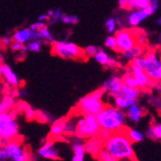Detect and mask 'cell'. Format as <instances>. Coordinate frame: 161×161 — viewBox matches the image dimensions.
I'll list each match as a JSON object with an SVG mask.
<instances>
[{
	"label": "cell",
	"instance_id": "8d00e7d4",
	"mask_svg": "<svg viewBox=\"0 0 161 161\" xmlns=\"http://www.w3.org/2000/svg\"><path fill=\"white\" fill-rule=\"evenodd\" d=\"M46 27H47V24L45 22L40 21V22L33 23L32 25H30V27H29V28H30L32 31H40V30H42V29L46 28Z\"/></svg>",
	"mask_w": 161,
	"mask_h": 161
},
{
	"label": "cell",
	"instance_id": "e0dca14e",
	"mask_svg": "<svg viewBox=\"0 0 161 161\" xmlns=\"http://www.w3.org/2000/svg\"><path fill=\"white\" fill-rule=\"evenodd\" d=\"M95 59L97 63H99L100 65H102L105 68L114 69L118 65V63H117L112 57L107 55V53L102 50L100 47H97V52L95 55Z\"/></svg>",
	"mask_w": 161,
	"mask_h": 161
},
{
	"label": "cell",
	"instance_id": "8992f818",
	"mask_svg": "<svg viewBox=\"0 0 161 161\" xmlns=\"http://www.w3.org/2000/svg\"><path fill=\"white\" fill-rule=\"evenodd\" d=\"M8 159L12 161H33V154L27 147L23 146L19 138L7 142L4 145Z\"/></svg>",
	"mask_w": 161,
	"mask_h": 161
},
{
	"label": "cell",
	"instance_id": "d6986e66",
	"mask_svg": "<svg viewBox=\"0 0 161 161\" xmlns=\"http://www.w3.org/2000/svg\"><path fill=\"white\" fill-rule=\"evenodd\" d=\"M140 91L141 90H139L138 88L129 87V86L124 84L121 91H120V95L126 100L137 101L138 97H140Z\"/></svg>",
	"mask_w": 161,
	"mask_h": 161
},
{
	"label": "cell",
	"instance_id": "e575fe53",
	"mask_svg": "<svg viewBox=\"0 0 161 161\" xmlns=\"http://www.w3.org/2000/svg\"><path fill=\"white\" fill-rule=\"evenodd\" d=\"M28 105H29V104L26 103L25 101L20 100V101H19V102H16V105H14V110L16 111L17 113H23L24 110L26 109V107H27Z\"/></svg>",
	"mask_w": 161,
	"mask_h": 161
},
{
	"label": "cell",
	"instance_id": "603a6c76",
	"mask_svg": "<svg viewBox=\"0 0 161 161\" xmlns=\"http://www.w3.org/2000/svg\"><path fill=\"white\" fill-rule=\"evenodd\" d=\"M16 105V97L12 96L4 95L2 97V100L0 101V113L9 112L14 109Z\"/></svg>",
	"mask_w": 161,
	"mask_h": 161
},
{
	"label": "cell",
	"instance_id": "836d02e7",
	"mask_svg": "<svg viewBox=\"0 0 161 161\" xmlns=\"http://www.w3.org/2000/svg\"><path fill=\"white\" fill-rule=\"evenodd\" d=\"M39 32L41 34L42 39H45L47 41H49V42H53L54 41V39H53L52 35L50 34V31H49V29L47 28V26L46 28L42 29V30H40Z\"/></svg>",
	"mask_w": 161,
	"mask_h": 161
},
{
	"label": "cell",
	"instance_id": "8fae6325",
	"mask_svg": "<svg viewBox=\"0 0 161 161\" xmlns=\"http://www.w3.org/2000/svg\"><path fill=\"white\" fill-rule=\"evenodd\" d=\"M38 155L46 159H51V160L60 159L59 151L56 148L54 140L51 138L47 140L41 146L40 149L38 150Z\"/></svg>",
	"mask_w": 161,
	"mask_h": 161
},
{
	"label": "cell",
	"instance_id": "3957f363",
	"mask_svg": "<svg viewBox=\"0 0 161 161\" xmlns=\"http://www.w3.org/2000/svg\"><path fill=\"white\" fill-rule=\"evenodd\" d=\"M104 95V89L100 87L94 92L81 97L77 102L76 107L75 108V114L97 116L105 106V103L102 100V97Z\"/></svg>",
	"mask_w": 161,
	"mask_h": 161
},
{
	"label": "cell",
	"instance_id": "277c9868",
	"mask_svg": "<svg viewBox=\"0 0 161 161\" xmlns=\"http://www.w3.org/2000/svg\"><path fill=\"white\" fill-rule=\"evenodd\" d=\"M17 112L14 109L9 112L0 113V145L4 146L7 142L19 138V123Z\"/></svg>",
	"mask_w": 161,
	"mask_h": 161
},
{
	"label": "cell",
	"instance_id": "5bb4252c",
	"mask_svg": "<svg viewBox=\"0 0 161 161\" xmlns=\"http://www.w3.org/2000/svg\"><path fill=\"white\" fill-rule=\"evenodd\" d=\"M71 142V150L74 153L72 161H84L86 155L85 150V140L79 138L78 136H74Z\"/></svg>",
	"mask_w": 161,
	"mask_h": 161
},
{
	"label": "cell",
	"instance_id": "484cf974",
	"mask_svg": "<svg viewBox=\"0 0 161 161\" xmlns=\"http://www.w3.org/2000/svg\"><path fill=\"white\" fill-rule=\"evenodd\" d=\"M152 0H128V5L126 10H139L145 9L151 5Z\"/></svg>",
	"mask_w": 161,
	"mask_h": 161
},
{
	"label": "cell",
	"instance_id": "9a60e30c",
	"mask_svg": "<svg viewBox=\"0 0 161 161\" xmlns=\"http://www.w3.org/2000/svg\"><path fill=\"white\" fill-rule=\"evenodd\" d=\"M102 149H103V141L99 138V136H95L85 140L86 153L97 157Z\"/></svg>",
	"mask_w": 161,
	"mask_h": 161
},
{
	"label": "cell",
	"instance_id": "5b68a950",
	"mask_svg": "<svg viewBox=\"0 0 161 161\" xmlns=\"http://www.w3.org/2000/svg\"><path fill=\"white\" fill-rule=\"evenodd\" d=\"M100 130L101 128L95 115H79L77 119L75 136L87 140L95 136H98Z\"/></svg>",
	"mask_w": 161,
	"mask_h": 161
},
{
	"label": "cell",
	"instance_id": "1f68e13d",
	"mask_svg": "<svg viewBox=\"0 0 161 161\" xmlns=\"http://www.w3.org/2000/svg\"><path fill=\"white\" fill-rule=\"evenodd\" d=\"M24 115H25V118L28 120V121H33V120H35V118H36V110L33 108V107H31L30 105H28L27 107H26V109L24 110Z\"/></svg>",
	"mask_w": 161,
	"mask_h": 161
},
{
	"label": "cell",
	"instance_id": "d4e9b609",
	"mask_svg": "<svg viewBox=\"0 0 161 161\" xmlns=\"http://www.w3.org/2000/svg\"><path fill=\"white\" fill-rule=\"evenodd\" d=\"M112 98H113V101H114V106H116L117 108H119L121 110H124V111H125L129 106H131L132 104H134L135 102H137V101L126 100L120 94L112 97Z\"/></svg>",
	"mask_w": 161,
	"mask_h": 161
},
{
	"label": "cell",
	"instance_id": "9c48e42d",
	"mask_svg": "<svg viewBox=\"0 0 161 161\" xmlns=\"http://www.w3.org/2000/svg\"><path fill=\"white\" fill-rule=\"evenodd\" d=\"M127 70L132 75V76L136 82L137 88L139 90H147L150 87H153V86L157 85V83L152 81L149 78L148 75L146 74L144 69H142L141 68H139L132 62L129 64V69Z\"/></svg>",
	"mask_w": 161,
	"mask_h": 161
},
{
	"label": "cell",
	"instance_id": "ab89813d",
	"mask_svg": "<svg viewBox=\"0 0 161 161\" xmlns=\"http://www.w3.org/2000/svg\"><path fill=\"white\" fill-rule=\"evenodd\" d=\"M7 159H8V156L4 149V146L0 145V161H6Z\"/></svg>",
	"mask_w": 161,
	"mask_h": 161
},
{
	"label": "cell",
	"instance_id": "7bdbcfd3",
	"mask_svg": "<svg viewBox=\"0 0 161 161\" xmlns=\"http://www.w3.org/2000/svg\"><path fill=\"white\" fill-rule=\"evenodd\" d=\"M50 18L47 16V14H42V16H41L40 18H39V20L40 21H42V22H43V20H48Z\"/></svg>",
	"mask_w": 161,
	"mask_h": 161
},
{
	"label": "cell",
	"instance_id": "f1b7e54d",
	"mask_svg": "<svg viewBox=\"0 0 161 161\" xmlns=\"http://www.w3.org/2000/svg\"><path fill=\"white\" fill-rule=\"evenodd\" d=\"M96 158L97 159V161H118L104 149H102L99 152V153L97 154V156Z\"/></svg>",
	"mask_w": 161,
	"mask_h": 161
},
{
	"label": "cell",
	"instance_id": "30bf717a",
	"mask_svg": "<svg viewBox=\"0 0 161 161\" xmlns=\"http://www.w3.org/2000/svg\"><path fill=\"white\" fill-rule=\"evenodd\" d=\"M115 37L117 40V45H118L122 53L130 50L135 45H137L135 37L130 31V29H120V30L115 32Z\"/></svg>",
	"mask_w": 161,
	"mask_h": 161
},
{
	"label": "cell",
	"instance_id": "f546056e",
	"mask_svg": "<svg viewBox=\"0 0 161 161\" xmlns=\"http://www.w3.org/2000/svg\"><path fill=\"white\" fill-rule=\"evenodd\" d=\"M117 20L115 18H109L106 22H105V27L106 30L109 34H113L116 32V27H117Z\"/></svg>",
	"mask_w": 161,
	"mask_h": 161
},
{
	"label": "cell",
	"instance_id": "f6af8a7d",
	"mask_svg": "<svg viewBox=\"0 0 161 161\" xmlns=\"http://www.w3.org/2000/svg\"><path fill=\"white\" fill-rule=\"evenodd\" d=\"M156 23H157L158 25H160V26H161V17H160V18H159V19L156 20Z\"/></svg>",
	"mask_w": 161,
	"mask_h": 161
},
{
	"label": "cell",
	"instance_id": "7402d4cb",
	"mask_svg": "<svg viewBox=\"0 0 161 161\" xmlns=\"http://www.w3.org/2000/svg\"><path fill=\"white\" fill-rule=\"evenodd\" d=\"M125 133L126 134V136L129 138V140L134 143H139L142 142L145 139V134L142 132L141 130L134 128V127H127L125 126V128L124 129Z\"/></svg>",
	"mask_w": 161,
	"mask_h": 161
},
{
	"label": "cell",
	"instance_id": "4dcf8cb0",
	"mask_svg": "<svg viewBox=\"0 0 161 161\" xmlns=\"http://www.w3.org/2000/svg\"><path fill=\"white\" fill-rule=\"evenodd\" d=\"M64 23L66 24H77L79 19L76 16H68V14H62V17L60 19Z\"/></svg>",
	"mask_w": 161,
	"mask_h": 161
},
{
	"label": "cell",
	"instance_id": "b9f144b4",
	"mask_svg": "<svg viewBox=\"0 0 161 161\" xmlns=\"http://www.w3.org/2000/svg\"><path fill=\"white\" fill-rule=\"evenodd\" d=\"M118 4L122 9H127V5H128V0H118Z\"/></svg>",
	"mask_w": 161,
	"mask_h": 161
},
{
	"label": "cell",
	"instance_id": "bcb514c9",
	"mask_svg": "<svg viewBox=\"0 0 161 161\" xmlns=\"http://www.w3.org/2000/svg\"><path fill=\"white\" fill-rule=\"evenodd\" d=\"M127 161H135V160H127Z\"/></svg>",
	"mask_w": 161,
	"mask_h": 161
},
{
	"label": "cell",
	"instance_id": "ba28073f",
	"mask_svg": "<svg viewBox=\"0 0 161 161\" xmlns=\"http://www.w3.org/2000/svg\"><path fill=\"white\" fill-rule=\"evenodd\" d=\"M159 3L158 0H152V3L149 7L145 9H139V10H133L127 16V24L131 27H136L141 23L144 19H146L148 17L153 14L157 9H158Z\"/></svg>",
	"mask_w": 161,
	"mask_h": 161
},
{
	"label": "cell",
	"instance_id": "ee69618b",
	"mask_svg": "<svg viewBox=\"0 0 161 161\" xmlns=\"http://www.w3.org/2000/svg\"><path fill=\"white\" fill-rule=\"evenodd\" d=\"M4 63V58H3V56L0 54V65L1 64H3Z\"/></svg>",
	"mask_w": 161,
	"mask_h": 161
},
{
	"label": "cell",
	"instance_id": "44dd1931",
	"mask_svg": "<svg viewBox=\"0 0 161 161\" xmlns=\"http://www.w3.org/2000/svg\"><path fill=\"white\" fill-rule=\"evenodd\" d=\"M32 30L30 28H24V29H20V30L17 31L14 34V36L12 37L13 42H17L19 43H24L31 41L32 38Z\"/></svg>",
	"mask_w": 161,
	"mask_h": 161
},
{
	"label": "cell",
	"instance_id": "83f0119b",
	"mask_svg": "<svg viewBox=\"0 0 161 161\" xmlns=\"http://www.w3.org/2000/svg\"><path fill=\"white\" fill-rule=\"evenodd\" d=\"M104 43H105V47H106L114 50L117 53H122L121 50H120V48H119V47H118V45H117V40H116V37L115 36H111V35L108 36L105 39Z\"/></svg>",
	"mask_w": 161,
	"mask_h": 161
},
{
	"label": "cell",
	"instance_id": "74e56055",
	"mask_svg": "<svg viewBox=\"0 0 161 161\" xmlns=\"http://www.w3.org/2000/svg\"><path fill=\"white\" fill-rule=\"evenodd\" d=\"M23 47V43H19L17 42H13L11 43V49L13 51H20Z\"/></svg>",
	"mask_w": 161,
	"mask_h": 161
},
{
	"label": "cell",
	"instance_id": "f35d334b",
	"mask_svg": "<svg viewBox=\"0 0 161 161\" xmlns=\"http://www.w3.org/2000/svg\"><path fill=\"white\" fill-rule=\"evenodd\" d=\"M12 42H13V39L10 37H4L2 39H0V43H1V46H3V47L11 46Z\"/></svg>",
	"mask_w": 161,
	"mask_h": 161
},
{
	"label": "cell",
	"instance_id": "d6a6232c",
	"mask_svg": "<svg viewBox=\"0 0 161 161\" xmlns=\"http://www.w3.org/2000/svg\"><path fill=\"white\" fill-rule=\"evenodd\" d=\"M27 47H28V50H31V51H34V52H38L42 48V42H40L39 40L38 41L30 42L27 45Z\"/></svg>",
	"mask_w": 161,
	"mask_h": 161
},
{
	"label": "cell",
	"instance_id": "4316f807",
	"mask_svg": "<svg viewBox=\"0 0 161 161\" xmlns=\"http://www.w3.org/2000/svg\"><path fill=\"white\" fill-rule=\"evenodd\" d=\"M35 120H37L38 122H40L42 124H52L55 121L51 114H49L47 111H43V110H36Z\"/></svg>",
	"mask_w": 161,
	"mask_h": 161
},
{
	"label": "cell",
	"instance_id": "7a4b0ae2",
	"mask_svg": "<svg viewBox=\"0 0 161 161\" xmlns=\"http://www.w3.org/2000/svg\"><path fill=\"white\" fill-rule=\"evenodd\" d=\"M96 117L100 128L110 133L124 130L126 126L125 112L114 105L105 104L103 109Z\"/></svg>",
	"mask_w": 161,
	"mask_h": 161
},
{
	"label": "cell",
	"instance_id": "4fadbf2b",
	"mask_svg": "<svg viewBox=\"0 0 161 161\" xmlns=\"http://www.w3.org/2000/svg\"><path fill=\"white\" fill-rule=\"evenodd\" d=\"M124 83L122 81V78L118 76H111L110 78L106 79L101 88H103L105 93H107L111 97L120 94V91L122 89Z\"/></svg>",
	"mask_w": 161,
	"mask_h": 161
},
{
	"label": "cell",
	"instance_id": "d590c367",
	"mask_svg": "<svg viewBox=\"0 0 161 161\" xmlns=\"http://www.w3.org/2000/svg\"><path fill=\"white\" fill-rule=\"evenodd\" d=\"M85 55L88 57H91V56H95L96 53L97 52V47L95 46H88L85 49H84Z\"/></svg>",
	"mask_w": 161,
	"mask_h": 161
},
{
	"label": "cell",
	"instance_id": "6da1fadb",
	"mask_svg": "<svg viewBox=\"0 0 161 161\" xmlns=\"http://www.w3.org/2000/svg\"><path fill=\"white\" fill-rule=\"evenodd\" d=\"M103 149L118 161L135 160L133 143L129 140L124 130L111 133L103 142Z\"/></svg>",
	"mask_w": 161,
	"mask_h": 161
},
{
	"label": "cell",
	"instance_id": "60d3db41",
	"mask_svg": "<svg viewBox=\"0 0 161 161\" xmlns=\"http://www.w3.org/2000/svg\"><path fill=\"white\" fill-rule=\"evenodd\" d=\"M110 134H111V133H110V132H108V131L101 129V130H100V132H99V134H98V136H99V138H100L102 141L104 142V141L109 137V135H110Z\"/></svg>",
	"mask_w": 161,
	"mask_h": 161
},
{
	"label": "cell",
	"instance_id": "ac0fdd59",
	"mask_svg": "<svg viewBox=\"0 0 161 161\" xmlns=\"http://www.w3.org/2000/svg\"><path fill=\"white\" fill-rule=\"evenodd\" d=\"M64 120L65 118L58 119L51 124L50 131H49V138L55 141L58 139H61L65 136L64 135Z\"/></svg>",
	"mask_w": 161,
	"mask_h": 161
},
{
	"label": "cell",
	"instance_id": "ffe728a7",
	"mask_svg": "<svg viewBox=\"0 0 161 161\" xmlns=\"http://www.w3.org/2000/svg\"><path fill=\"white\" fill-rule=\"evenodd\" d=\"M145 135L151 140L161 141V122H154L150 125Z\"/></svg>",
	"mask_w": 161,
	"mask_h": 161
},
{
	"label": "cell",
	"instance_id": "7c38bea8",
	"mask_svg": "<svg viewBox=\"0 0 161 161\" xmlns=\"http://www.w3.org/2000/svg\"><path fill=\"white\" fill-rule=\"evenodd\" d=\"M0 77L4 79V86L6 88H17L20 86V81L18 77V75L12 70L11 67L5 63L0 65Z\"/></svg>",
	"mask_w": 161,
	"mask_h": 161
},
{
	"label": "cell",
	"instance_id": "2e32d148",
	"mask_svg": "<svg viewBox=\"0 0 161 161\" xmlns=\"http://www.w3.org/2000/svg\"><path fill=\"white\" fill-rule=\"evenodd\" d=\"M125 116H126V120L132 122V123H138L142 120V118L145 116V109L139 105L137 102H135L134 104L129 106L125 111Z\"/></svg>",
	"mask_w": 161,
	"mask_h": 161
},
{
	"label": "cell",
	"instance_id": "52a82bcc",
	"mask_svg": "<svg viewBox=\"0 0 161 161\" xmlns=\"http://www.w3.org/2000/svg\"><path fill=\"white\" fill-rule=\"evenodd\" d=\"M52 52L54 55H58L64 59H79L85 57L84 49L80 48L74 42L65 41L52 42Z\"/></svg>",
	"mask_w": 161,
	"mask_h": 161
},
{
	"label": "cell",
	"instance_id": "cb8c5ba5",
	"mask_svg": "<svg viewBox=\"0 0 161 161\" xmlns=\"http://www.w3.org/2000/svg\"><path fill=\"white\" fill-rule=\"evenodd\" d=\"M146 51V47H143V46H140V45H135L132 48L128 51H125V52H123V56L127 60H133L134 58L136 57H139V56H142Z\"/></svg>",
	"mask_w": 161,
	"mask_h": 161
}]
</instances>
